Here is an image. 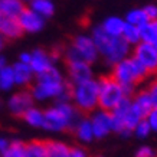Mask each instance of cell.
<instances>
[{
    "label": "cell",
    "mask_w": 157,
    "mask_h": 157,
    "mask_svg": "<svg viewBox=\"0 0 157 157\" xmlns=\"http://www.w3.org/2000/svg\"><path fill=\"white\" fill-rule=\"evenodd\" d=\"M95 46L98 49V53L105 59L108 65H115L117 62L123 61L124 58L130 56L131 45L125 42L121 36H111L101 26H95L91 33Z\"/></svg>",
    "instance_id": "6da1fadb"
},
{
    "label": "cell",
    "mask_w": 157,
    "mask_h": 157,
    "mask_svg": "<svg viewBox=\"0 0 157 157\" xmlns=\"http://www.w3.org/2000/svg\"><path fill=\"white\" fill-rule=\"evenodd\" d=\"M111 76L123 86L125 95L130 97L136 90V85L148 76V72L134 56H127L113 65Z\"/></svg>",
    "instance_id": "7a4b0ae2"
},
{
    "label": "cell",
    "mask_w": 157,
    "mask_h": 157,
    "mask_svg": "<svg viewBox=\"0 0 157 157\" xmlns=\"http://www.w3.org/2000/svg\"><path fill=\"white\" fill-rule=\"evenodd\" d=\"M43 113H45L43 128L49 131H63L67 128H74L76 121L81 118L76 114L75 105H72L71 102H62V101H58L53 107Z\"/></svg>",
    "instance_id": "3957f363"
},
{
    "label": "cell",
    "mask_w": 157,
    "mask_h": 157,
    "mask_svg": "<svg viewBox=\"0 0 157 157\" xmlns=\"http://www.w3.org/2000/svg\"><path fill=\"white\" fill-rule=\"evenodd\" d=\"M98 81L94 78L79 84H74L71 88V101L79 111L91 113L98 107Z\"/></svg>",
    "instance_id": "277c9868"
},
{
    "label": "cell",
    "mask_w": 157,
    "mask_h": 157,
    "mask_svg": "<svg viewBox=\"0 0 157 157\" xmlns=\"http://www.w3.org/2000/svg\"><path fill=\"white\" fill-rule=\"evenodd\" d=\"M100 56L95 42L90 35H78L69 48L65 52L67 62L71 61H85L88 63L95 62Z\"/></svg>",
    "instance_id": "5b68a950"
},
{
    "label": "cell",
    "mask_w": 157,
    "mask_h": 157,
    "mask_svg": "<svg viewBox=\"0 0 157 157\" xmlns=\"http://www.w3.org/2000/svg\"><path fill=\"white\" fill-rule=\"evenodd\" d=\"M98 107L107 111H113V109L120 104V101L125 98V92H124L123 86L115 81L113 76H104L98 81Z\"/></svg>",
    "instance_id": "8992f818"
},
{
    "label": "cell",
    "mask_w": 157,
    "mask_h": 157,
    "mask_svg": "<svg viewBox=\"0 0 157 157\" xmlns=\"http://www.w3.org/2000/svg\"><path fill=\"white\" fill-rule=\"evenodd\" d=\"M68 88L63 79H43V78H36V84L32 86V95L35 100L45 101L51 100L61 95L63 91Z\"/></svg>",
    "instance_id": "52a82bcc"
},
{
    "label": "cell",
    "mask_w": 157,
    "mask_h": 157,
    "mask_svg": "<svg viewBox=\"0 0 157 157\" xmlns=\"http://www.w3.org/2000/svg\"><path fill=\"white\" fill-rule=\"evenodd\" d=\"M133 56L137 59L148 72V75L157 74V51L147 42L137 43L133 49Z\"/></svg>",
    "instance_id": "ba28073f"
},
{
    "label": "cell",
    "mask_w": 157,
    "mask_h": 157,
    "mask_svg": "<svg viewBox=\"0 0 157 157\" xmlns=\"http://www.w3.org/2000/svg\"><path fill=\"white\" fill-rule=\"evenodd\" d=\"M91 124L94 130V137L104 138L113 131V115L111 111L100 108L91 117Z\"/></svg>",
    "instance_id": "9c48e42d"
},
{
    "label": "cell",
    "mask_w": 157,
    "mask_h": 157,
    "mask_svg": "<svg viewBox=\"0 0 157 157\" xmlns=\"http://www.w3.org/2000/svg\"><path fill=\"white\" fill-rule=\"evenodd\" d=\"M17 22L22 30L28 33H38L45 26V17H42L30 7H25L22 10V13L17 16Z\"/></svg>",
    "instance_id": "30bf717a"
},
{
    "label": "cell",
    "mask_w": 157,
    "mask_h": 157,
    "mask_svg": "<svg viewBox=\"0 0 157 157\" xmlns=\"http://www.w3.org/2000/svg\"><path fill=\"white\" fill-rule=\"evenodd\" d=\"M33 95L29 91H20L16 92L14 95L10 97L7 107H9L10 113L16 117H23V114L28 111L30 107H33Z\"/></svg>",
    "instance_id": "8fae6325"
},
{
    "label": "cell",
    "mask_w": 157,
    "mask_h": 157,
    "mask_svg": "<svg viewBox=\"0 0 157 157\" xmlns=\"http://www.w3.org/2000/svg\"><path fill=\"white\" fill-rule=\"evenodd\" d=\"M68 63V74H69V79L71 84H79V82L88 81L92 78V69H91V63L85 61H71Z\"/></svg>",
    "instance_id": "7c38bea8"
},
{
    "label": "cell",
    "mask_w": 157,
    "mask_h": 157,
    "mask_svg": "<svg viewBox=\"0 0 157 157\" xmlns=\"http://www.w3.org/2000/svg\"><path fill=\"white\" fill-rule=\"evenodd\" d=\"M29 65H30L32 71L36 75V74H40L45 69H48L49 67H52L53 58L52 55L45 52L43 49H36L33 52H30V62H29Z\"/></svg>",
    "instance_id": "4fadbf2b"
},
{
    "label": "cell",
    "mask_w": 157,
    "mask_h": 157,
    "mask_svg": "<svg viewBox=\"0 0 157 157\" xmlns=\"http://www.w3.org/2000/svg\"><path fill=\"white\" fill-rule=\"evenodd\" d=\"M0 33L6 39H16L23 33L16 17H9L0 13Z\"/></svg>",
    "instance_id": "5bb4252c"
},
{
    "label": "cell",
    "mask_w": 157,
    "mask_h": 157,
    "mask_svg": "<svg viewBox=\"0 0 157 157\" xmlns=\"http://www.w3.org/2000/svg\"><path fill=\"white\" fill-rule=\"evenodd\" d=\"M12 68H13V75H14V85L26 86L33 81L35 72L32 71V68H30L29 63H25V62L19 61L16 62Z\"/></svg>",
    "instance_id": "9a60e30c"
},
{
    "label": "cell",
    "mask_w": 157,
    "mask_h": 157,
    "mask_svg": "<svg viewBox=\"0 0 157 157\" xmlns=\"http://www.w3.org/2000/svg\"><path fill=\"white\" fill-rule=\"evenodd\" d=\"M74 131H75L76 138L82 143H91L95 138L94 137L92 124H91V118H79L74 125Z\"/></svg>",
    "instance_id": "2e32d148"
},
{
    "label": "cell",
    "mask_w": 157,
    "mask_h": 157,
    "mask_svg": "<svg viewBox=\"0 0 157 157\" xmlns=\"http://www.w3.org/2000/svg\"><path fill=\"white\" fill-rule=\"evenodd\" d=\"M25 9L23 0H0V13L9 16V17H16L22 13Z\"/></svg>",
    "instance_id": "e0dca14e"
},
{
    "label": "cell",
    "mask_w": 157,
    "mask_h": 157,
    "mask_svg": "<svg viewBox=\"0 0 157 157\" xmlns=\"http://www.w3.org/2000/svg\"><path fill=\"white\" fill-rule=\"evenodd\" d=\"M124 25H125V20L123 17H118V16H109L100 25L101 28L104 29V32H107L111 36H121L123 33Z\"/></svg>",
    "instance_id": "ac0fdd59"
},
{
    "label": "cell",
    "mask_w": 157,
    "mask_h": 157,
    "mask_svg": "<svg viewBox=\"0 0 157 157\" xmlns=\"http://www.w3.org/2000/svg\"><path fill=\"white\" fill-rule=\"evenodd\" d=\"M131 102H133L134 107L140 111V114L143 115V117H146V115L148 114V111L153 108V102H151V100H150V95H148L147 90L137 92V94L134 95V98L131 100Z\"/></svg>",
    "instance_id": "d6986e66"
},
{
    "label": "cell",
    "mask_w": 157,
    "mask_h": 157,
    "mask_svg": "<svg viewBox=\"0 0 157 157\" xmlns=\"http://www.w3.org/2000/svg\"><path fill=\"white\" fill-rule=\"evenodd\" d=\"M45 148H46V156L48 157H69V150L71 147L62 141H45Z\"/></svg>",
    "instance_id": "ffe728a7"
},
{
    "label": "cell",
    "mask_w": 157,
    "mask_h": 157,
    "mask_svg": "<svg viewBox=\"0 0 157 157\" xmlns=\"http://www.w3.org/2000/svg\"><path fill=\"white\" fill-rule=\"evenodd\" d=\"M29 7L35 10L38 14H40L42 17H51L55 12V5L52 3V0H30L29 2Z\"/></svg>",
    "instance_id": "44dd1931"
},
{
    "label": "cell",
    "mask_w": 157,
    "mask_h": 157,
    "mask_svg": "<svg viewBox=\"0 0 157 157\" xmlns=\"http://www.w3.org/2000/svg\"><path fill=\"white\" fill-rule=\"evenodd\" d=\"M23 120L29 125H32V127L43 128V124H45V113H43L42 109L30 107L23 114Z\"/></svg>",
    "instance_id": "7402d4cb"
},
{
    "label": "cell",
    "mask_w": 157,
    "mask_h": 157,
    "mask_svg": "<svg viewBox=\"0 0 157 157\" xmlns=\"http://www.w3.org/2000/svg\"><path fill=\"white\" fill-rule=\"evenodd\" d=\"M141 33V42H147L150 45L157 43V20H150L140 28Z\"/></svg>",
    "instance_id": "603a6c76"
},
{
    "label": "cell",
    "mask_w": 157,
    "mask_h": 157,
    "mask_svg": "<svg viewBox=\"0 0 157 157\" xmlns=\"http://www.w3.org/2000/svg\"><path fill=\"white\" fill-rule=\"evenodd\" d=\"M121 38L125 40V42L131 45V46H136L137 43L141 42V33H140V28L134 26V25H130L125 22L123 29V33H121Z\"/></svg>",
    "instance_id": "cb8c5ba5"
},
{
    "label": "cell",
    "mask_w": 157,
    "mask_h": 157,
    "mask_svg": "<svg viewBox=\"0 0 157 157\" xmlns=\"http://www.w3.org/2000/svg\"><path fill=\"white\" fill-rule=\"evenodd\" d=\"M125 22L130 25H134V26H137V28H141V26H144V25L147 23V22H150L148 20V17L146 16V13H144L143 9H133L130 10L128 13L125 14Z\"/></svg>",
    "instance_id": "d4e9b609"
},
{
    "label": "cell",
    "mask_w": 157,
    "mask_h": 157,
    "mask_svg": "<svg viewBox=\"0 0 157 157\" xmlns=\"http://www.w3.org/2000/svg\"><path fill=\"white\" fill-rule=\"evenodd\" d=\"M25 157H48L45 141H30L25 144Z\"/></svg>",
    "instance_id": "484cf974"
},
{
    "label": "cell",
    "mask_w": 157,
    "mask_h": 157,
    "mask_svg": "<svg viewBox=\"0 0 157 157\" xmlns=\"http://www.w3.org/2000/svg\"><path fill=\"white\" fill-rule=\"evenodd\" d=\"M14 86L13 68L6 65L0 71V91H10Z\"/></svg>",
    "instance_id": "4316f807"
},
{
    "label": "cell",
    "mask_w": 157,
    "mask_h": 157,
    "mask_svg": "<svg viewBox=\"0 0 157 157\" xmlns=\"http://www.w3.org/2000/svg\"><path fill=\"white\" fill-rule=\"evenodd\" d=\"M25 144L19 140L10 141L9 148L3 153V157H25Z\"/></svg>",
    "instance_id": "83f0119b"
},
{
    "label": "cell",
    "mask_w": 157,
    "mask_h": 157,
    "mask_svg": "<svg viewBox=\"0 0 157 157\" xmlns=\"http://www.w3.org/2000/svg\"><path fill=\"white\" fill-rule=\"evenodd\" d=\"M133 133L137 136L138 138H147L148 136H150V133H151V128H150V124L147 123V120H146V117L144 118H141L140 121L137 123V125L134 127Z\"/></svg>",
    "instance_id": "f1b7e54d"
},
{
    "label": "cell",
    "mask_w": 157,
    "mask_h": 157,
    "mask_svg": "<svg viewBox=\"0 0 157 157\" xmlns=\"http://www.w3.org/2000/svg\"><path fill=\"white\" fill-rule=\"evenodd\" d=\"M146 120H147V123L150 124L151 131H156L157 133V107H153V108L148 111V114L146 115Z\"/></svg>",
    "instance_id": "f546056e"
},
{
    "label": "cell",
    "mask_w": 157,
    "mask_h": 157,
    "mask_svg": "<svg viewBox=\"0 0 157 157\" xmlns=\"http://www.w3.org/2000/svg\"><path fill=\"white\" fill-rule=\"evenodd\" d=\"M136 157H157V153L148 146H141L136 153Z\"/></svg>",
    "instance_id": "4dcf8cb0"
},
{
    "label": "cell",
    "mask_w": 157,
    "mask_h": 157,
    "mask_svg": "<svg viewBox=\"0 0 157 157\" xmlns=\"http://www.w3.org/2000/svg\"><path fill=\"white\" fill-rule=\"evenodd\" d=\"M144 13L148 17V20H157V5H147L143 7Z\"/></svg>",
    "instance_id": "1f68e13d"
},
{
    "label": "cell",
    "mask_w": 157,
    "mask_h": 157,
    "mask_svg": "<svg viewBox=\"0 0 157 157\" xmlns=\"http://www.w3.org/2000/svg\"><path fill=\"white\" fill-rule=\"evenodd\" d=\"M148 95H150V100L153 102V107H157V81H154L148 88Z\"/></svg>",
    "instance_id": "d6a6232c"
},
{
    "label": "cell",
    "mask_w": 157,
    "mask_h": 157,
    "mask_svg": "<svg viewBox=\"0 0 157 157\" xmlns=\"http://www.w3.org/2000/svg\"><path fill=\"white\" fill-rule=\"evenodd\" d=\"M69 157H88L86 151L81 147H71L69 150Z\"/></svg>",
    "instance_id": "836d02e7"
},
{
    "label": "cell",
    "mask_w": 157,
    "mask_h": 157,
    "mask_svg": "<svg viewBox=\"0 0 157 157\" xmlns=\"http://www.w3.org/2000/svg\"><path fill=\"white\" fill-rule=\"evenodd\" d=\"M9 146H10V141L7 140V138L0 137V153H2V154H3L7 148H9Z\"/></svg>",
    "instance_id": "e575fe53"
},
{
    "label": "cell",
    "mask_w": 157,
    "mask_h": 157,
    "mask_svg": "<svg viewBox=\"0 0 157 157\" xmlns=\"http://www.w3.org/2000/svg\"><path fill=\"white\" fill-rule=\"evenodd\" d=\"M19 61H20V62H25V63H29V62H30V53H29V52L20 53Z\"/></svg>",
    "instance_id": "d590c367"
},
{
    "label": "cell",
    "mask_w": 157,
    "mask_h": 157,
    "mask_svg": "<svg viewBox=\"0 0 157 157\" xmlns=\"http://www.w3.org/2000/svg\"><path fill=\"white\" fill-rule=\"evenodd\" d=\"M5 43H6V38L2 33H0V51L5 48Z\"/></svg>",
    "instance_id": "8d00e7d4"
},
{
    "label": "cell",
    "mask_w": 157,
    "mask_h": 157,
    "mask_svg": "<svg viewBox=\"0 0 157 157\" xmlns=\"http://www.w3.org/2000/svg\"><path fill=\"white\" fill-rule=\"evenodd\" d=\"M6 65H7V63H6V59L3 56H0V71H2V69H3Z\"/></svg>",
    "instance_id": "74e56055"
},
{
    "label": "cell",
    "mask_w": 157,
    "mask_h": 157,
    "mask_svg": "<svg viewBox=\"0 0 157 157\" xmlns=\"http://www.w3.org/2000/svg\"><path fill=\"white\" fill-rule=\"evenodd\" d=\"M153 46H154V48H156V51H157V43H156V45H153Z\"/></svg>",
    "instance_id": "f35d334b"
},
{
    "label": "cell",
    "mask_w": 157,
    "mask_h": 157,
    "mask_svg": "<svg viewBox=\"0 0 157 157\" xmlns=\"http://www.w3.org/2000/svg\"><path fill=\"white\" fill-rule=\"evenodd\" d=\"M23 2H30V0H23Z\"/></svg>",
    "instance_id": "ab89813d"
},
{
    "label": "cell",
    "mask_w": 157,
    "mask_h": 157,
    "mask_svg": "<svg viewBox=\"0 0 157 157\" xmlns=\"http://www.w3.org/2000/svg\"><path fill=\"white\" fill-rule=\"evenodd\" d=\"M0 157H3V154H2V153H0Z\"/></svg>",
    "instance_id": "60d3db41"
}]
</instances>
